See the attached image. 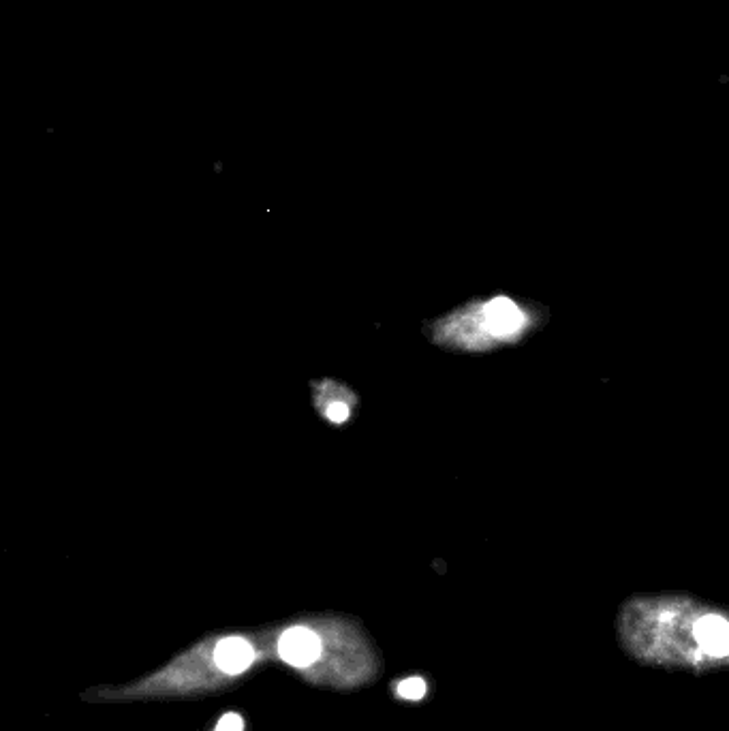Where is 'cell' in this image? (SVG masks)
<instances>
[{"mask_svg": "<svg viewBox=\"0 0 729 731\" xmlns=\"http://www.w3.org/2000/svg\"><path fill=\"white\" fill-rule=\"evenodd\" d=\"M398 693L402 699H411V702H417L426 695V682L422 678H409L405 682H400Z\"/></svg>", "mask_w": 729, "mask_h": 731, "instance_id": "cell-5", "label": "cell"}, {"mask_svg": "<svg viewBox=\"0 0 729 731\" xmlns=\"http://www.w3.org/2000/svg\"><path fill=\"white\" fill-rule=\"evenodd\" d=\"M458 321V330H477L469 345L479 349L518 342L524 334L537 330L539 325L535 310H526L520 302L505 298V295L475 308L471 315L458 317Z\"/></svg>", "mask_w": 729, "mask_h": 731, "instance_id": "cell-1", "label": "cell"}, {"mask_svg": "<svg viewBox=\"0 0 729 731\" xmlns=\"http://www.w3.org/2000/svg\"><path fill=\"white\" fill-rule=\"evenodd\" d=\"M325 413H328V417L332 419V422L340 424V422H345V419H347V415H349V409L345 407V404H343V402H334V404H332V407H328V411H325Z\"/></svg>", "mask_w": 729, "mask_h": 731, "instance_id": "cell-7", "label": "cell"}, {"mask_svg": "<svg viewBox=\"0 0 729 731\" xmlns=\"http://www.w3.org/2000/svg\"><path fill=\"white\" fill-rule=\"evenodd\" d=\"M255 652L242 637H229L214 650V661L225 674H240L253 663Z\"/></svg>", "mask_w": 729, "mask_h": 731, "instance_id": "cell-4", "label": "cell"}, {"mask_svg": "<svg viewBox=\"0 0 729 731\" xmlns=\"http://www.w3.org/2000/svg\"><path fill=\"white\" fill-rule=\"evenodd\" d=\"M278 652H281V657L287 663L296 667H306L310 663H315L317 657L321 655V642L310 629L296 627L283 633L281 642H278Z\"/></svg>", "mask_w": 729, "mask_h": 731, "instance_id": "cell-2", "label": "cell"}, {"mask_svg": "<svg viewBox=\"0 0 729 731\" xmlns=\"http://www.w3.org/2000/svg\"><path fill=\"white\" fill-rule=\"evenodd\" d=\"M244 723L238 714H225V717L216 725V731H242Z\"/></svg>", "mask_w": 729, "mask_h": 731, "instance_id": "cell-6", "label": "cell"}, {"mask_svg": "<svg viewBox=\"0 0 729 731\" xmlns=\"http://www.w3.org/2000/svg\"><path fill=\"white\" fill-rule=\"evenodd\" d=\"M695 637L700 646L715 657L729 655V622L721 616H704L697 620Z\"/></svg>", "mask_w": 729, "mask_h": 731, "instance_id": "cell-3", "label": "cell"}]
</instances>
